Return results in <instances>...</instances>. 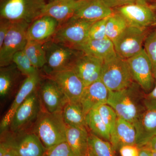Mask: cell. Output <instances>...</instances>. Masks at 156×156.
Here are the masks:
<instances>
[{
    "label": "cell",
    "mask_w": 156,
    "mask_h": 156,
    "mask_svg": "<svg viewBox=\"0 0 156 156\" xmlns=\"http://www.w3.org/2000/svg\"><path fill=\"white\" fill-rule=\"evenodd\" d=\"M146 29L128 26L113 42L116 53L127 59L140 53L147 37Z\"/></svg>",
    "instance_id": "cell-8"
},
{
    "label": "cell",
    "mask_w": 156,
    "mask_h": 156,
    "mask_svg": "<svg viewBox=\"0 0 156 156\" xmlns=\"http://www.w3.org/2000/svg\"><path fill=\"white\" fill-rule=\"evenodd\" d=\"M139 156H151V151L145 147L139 148Z\"/></svg>",
    "instance_id": "cell-42"
},
{
    "label": "cell",
    "mask_w": 156,
    "mask_h": 156,
    "mask_svg": "<svg viewBox=\"0 0 156 156\" xmlns=\"http://www.w3.org/2000/svg\"><path fill=\"white\" fill-rule=\"evenodd\" d=\"M58 21L48 15H42L31 23L27 30L28 41L44 44L52 38L59 27Z\"/></svg>",
    "instance_id": "cell-15"
},
{
    "label": "cell",
    "mask_w": 156,
    "mask_h": 156,
    "mask_svg": "<svg viewBox=\"0 0 156 156\" xmlns=\"http://www.w3.org/2000/svg\"><path fill=\"white\" fill-rule=\"evenodd\" d=\"M66 129L62 112L50 113L41 110L36 121L33 132L38 136L48 150L66 141Z\"/></svg>",
    "instance_id": "cell-1"
},
{
    "label": "cell",
    "mask_w": 156,
    "mask_h": 156,
    "mask_svg": "<svg viewBox=\"0 0 156 156\" xmlns=\"http://www.w3.org/2000/svg\"><path fill=\"white\" fill-rule=\"evenodd\" d=\"M109 90L101 79L85 87L80 102L85 116L90 111L107 104Z\"/></svg>",
    "instance_id": "cell-17"
},
{
    "label": "cell",
    "mask_w": 156,
    "mask_h": 156,
    "mask_svg": "<svg viewBox=\"0 0 156 156\" xmlns=\"http://www.w3.org/2000/svg\"><path fill=\"white\" fill-rule=\"evenodd\" d=\"M142 147H145L151 151L156 152V134Z\"/></svg>",
    "instance_id": "cell-41"
},
{
    "label": "cell",
    "mask_w": 156,
    "mask_h": 156,
    "mask_svg": "<svg viewBox=\"0 0 156 156\" xmlns=\"http://www.w3.org/2000/svg\"><path fill=\"white\" fill-rule=\"evenodd\" d=\"M17 68L14 63L1 67L0 95L5 98L9 95L14 87L17 77Z\"/></svg>",
    "instance_id": "cell-29"
},
{
    "label": "cell",
    "mask_w": 156,
    "mask_h": 156,
    "mask_svg": "<svg viewBox=\"0 0 156 156\" xmlns=\"http://www.w3.org/2000/svg\"><path fill=\"white\" fill-rule=\"evenodd\" d=\"M41 82V76L39 73L34 75L26 77L15 96L9 111L3 117L1 123V133L5 131L10 126L13 116L21 104L29 95L36 90Z\"/></svg>",
    "instance_id": "cell-16"
},
{
    "label": "cell",
    "mask_w": 156,
    "mask_h": 156,
    "mask_svg": "<svg viewBox=\"0 0 156 156\" xmlns=\"http://www.w3.org/2000/svg\"><path fill=\"white\" fill-rule=\"evenodd\" d=\"M74 154L68 143L65 141L47 150L46 156H73Z\"/></svg>",
    "instance_id": "cell-35"
},
{
    "label": "cell",
    "mask_w": 156,
    "mask_h": 156,
    "mask_svg": "<svg viewBox=\"0 0 156 156\" xmlns=\"http://www.w3.org/2000/svg\"><path fill=\"white\" fill-rule=\"evenodd\" d=\"M76 156L75 155V156Z\"/></svg>",
    "instance_id": "cell-48"
},
{
    "label": "cell",
    "mask_w": 156,
    "mask_h": 156,
    "mask_svg": "<svg viewBox=\"0 0 156 156\" xmlns=\"http://www.w3.org/2000/svg\"><path fill=\"white\" fill-rule=\"evenodd\" d=\"M134 126L136 145L142 147L156 134V109L145 108Z\"/></svg>",
    "instance_id": "cell-18"
},
{
    "label": "cell",
    "mask_w": 156,
    "mask_h": 156,
    "mask_svg": "<svg viewBox=\"0 0 156 156\" xmlns=\"http://www.w3.org/2000/svg\"><path fill=\"white\" fill-rule=\"evenodd\" d=\"M39 94L44 110L50 113L62 112L68 102L55 82L50 78L41 84Z\"/></svg>",
    "instance_id": "cell-14"
},
{
    "label": "cell",
    "mask_w": 156,
    "mask_h": 156,
    "mask_svg": "<svg viewBox=\"0 0 156 156\" xmlns=\"http://www.w3.org/2000/svg\"><path fill=\"white\" fill-rule=\"evenodd\" d=\"M86 122L91 133L101 139L109 141L111 134L96 109L90 111L86 116Z\"/></svg>",
    "instance_id": "cell-27"
},
{
    "label": "cell",
    "mask_w": 156,
    "mask_h": 156,
    "mask_svg": "<svg viewBox=\"0 0 156 156\" xmlns=\"http://www.w3.org/2000/svg\"><path fill=\"white\" fill-rule=\"evenodd\" d=\"M154 76L155 80V85L156 84V68L154 71Z\"/></svg>",
    "instance_id": "cell-45"
},
{
    "label": "cell",
    "mask_w": 156,
    "mask_h": 156,
    "mask_svg": "<svg viewBox=\"0 0 156 156\" xmlns=\"http://www.w3.org/2000/svg\"><path fill=\"white\" fill-rule=\"evenodd\" d=\"M75 49L86 55L103 61L112 58L117 54L113 43L108 38L101 40L87 39Z\"/></svg>",
    "instance_id": "cell-21"
},
{
    "label": "cell",
    "mask_w": 156,
    "mask_h": 156,
    "mask_svg": "<svg viewBox=\"0 0 156 156\" xmlns=\"http://www.w3.org/2000/svg\"><path fill=\"white\" fill-rule=\"evenodd\" d=\"M108 17L95 21L91 25L88 33V39L101 40L107 38L106 25Z\"/></svg>",
    "instance_id": "cell-34"
},
{
    "label": "cell",
    "mask_w": 156,
    "mask_h": 156,
    "mask_svg": "<svg viewBox=\"0 0 156 156\" xmlns=\"http://www.w3.org/2000/svg\"><path fill=\"white\" fill-rule=\"evenodd\" d=\"M76 1H81V0H76Z\"/></svg>",
    "instance_id": "cell-47"
},
{
    "label": "cell",
    "mask_w": 156,
    "mask_h": 156,
    "mask_svg": "<svg viewBox=\"0 0 156 156\" xmlns=\"http://www.w3.org/2000/svg\"><path fill=\"white\" fill-rule=\"evenodd\" d=\"M121 156H139L140 148L136 145H127L120 149Z\"/></svg>",
    "instance_id": "cell-39"
},
{
    "label": "cell",
    "mask_w": 156,
    "mask_h": 156,
    "mask_svg": "<svg viewBox=\"0 0 156 156\" xmlns=\"http://www.w3.org/2000/svg\"><path fill=\"white\" fill-rule=\"evenodd\" d=\"M103 62L83 53L75 60L71 69L86 87L100 80Z\"/></svg>",
    "instance_id": "cell-13"
},
{
    "label": "cell",
    "mask_w": 156,
    "mask_h": 156,
    "mask_svg": "<svg viewBox=\"0 0 156 156\" xmlns=\"http://www.w3.org/2000/svg\"><path fill=\"white\" fill-rule=\"evenodd\" d=\"M127 60L133 81L145 92L151 91L155 86L153 70L144 49Z\"/></svg>",
    "instance_id": "cell-9"
},
{
    "label": "cell",
    "mask_w": 156,
    "mask_h": 156,
    "mask_svg": "<svg viewBox=\"0 0 156 156\" xmlns=\"http://www.w3.org/2000/svg\"><path fill=\"white\" fill-rule=\"evenodd\" d=\"M30 23L23 21L13 22L2 47H0V66L12 63L13 56L23 50L27 43V30Z\"/></svg>",
    "instance_id": "cell-7"
},
{
    "label": "cell",
    "mask_w": 156,
    "mask_h": 156,
    "mask_svg": "<svg viewBox=\"0 0 156 156\" xmlns=\"http://www.w3.org/2000/svg\"><path fill=\"white\" fill-rule=\"evenodd\" d=\"M128 26L126 20L117 12L108 17L106 25L107 37L113 43Z\"/></svg>",
    "instance_id": "cell-30"
},
{
    "label": "cell",
    "mask_w": 156,
    "mask_h": 156,
    "mask_svg": "<svg viewBox=\"0 0 156 156\" xmlns=\"http://www.w3.org/2000/svg\"><path fill=\"white\" fill-rule=\"evenodd\" d=\"M136 4L141 5H147V0H134Z\"/></svg>",
    "instance_id": "cell-43"
},
{
    "label": "cell",
    "mask_w": 156,
    "mask_h": 156,
    "mask_svg": "<svg viewBox=\"0 0 156 156\" xmlns=\"http://www.w3.org/2000/svg\"><path fill=\"white\" fill-rule=\"evenodd\" d=\"M144 104L145 108L156 109V84L152 90L144 96Z\"/></svg>",
    "instance_id": "cell-38"
},
{
    "label": "cell",
    "mask_w": 156,
    "mask_h": 156,
    "mask_svg": "<svg viewBox=\"0 0 156 156\" xmlns=\"http://www.w3.org/2000/svg\"><path fill=\"white\" fill-rule=\"evenodd\" d=\"M62 115L66 125L88 129L80 102H68L62 109Z\"/></svg>",
    "instance_id": "cell-25"
},
{
    "label": "cell",
    "mask_w": 156,
    "mask_h": 156,
    "mask_svg": "<svg viewBox=\"0 0 156 156\" xmlns=\"http://www.w3.org/2000/svg\"><path fill=\"white\" fill-rule=\"evenodd\" d=\"M94 22L73 16L59 25L51 40L75 49L88 38L89 29Z\"/></svg>",
    "instance_id": "cell-6"
},
{
    "label": "cell",
    "mask_w": 156,
    "mask_h": 156,
    "mask_svg": "<svg viewBox=\"0 0 156 156\" xmlns=\"http://www.w3.org/2000/svg\"><path fill=\"white\" fill-rule=\"evenodd\" d=\"M12 23L13 22L8 20L0 19V47L2 45Z\"/></svg>",
    "instance_id": "cell-36"
},
{
    "label": "cell",
    "mask_w": 156,
    "mask_h": 156,
    "mask_svg": "<svg viewBox=\"0 0 156 156\" xmlns=\"http://www.w3.org/2000/svg\"><path fill=\"white\" fill-rule=\"evenodd\" d=\"M64 94L68 102H80L86 86L72 69L64 70L50 76Z\"/></svg>",
    "instance_id": "cell-11"
},
{
    "label": "cell",
    "mask_w": 156,
    "mask_h": 156,
    "mask_svg": "<svg viewBox=\"0 0 156 156\" xmlns=\"http://www.w3.org/2000/svg\"><path fill=\"white\" fill-rule=\"evenodd\" d=\"M49 1H50V2H51V1H52V0H49Z\"/></svg>",
    "instance_id": "cell-46"
},
{
    "label": "cell",
    "mask_w": 156,
    "mask_h": 156,
    "mask_svg": "<svg viewBox=\"0 0 156 156\" xmlns=\"http://www.w3.org/2000/svg\"><path fill=\"white\" fill-rule=\"evenodd\" d=\"M0 156H19L17 151L9 141L1 142Z\"/></svg>",
    "instance_id": "cell-37"
},
{
    "label": "cell",
    "mask_w": 156,
    "mask_h": 156,
    "mask_svg": "<svg viewBox=\"0 0 156 156\" xmlns=\"http://www.w3.org/2000/svg\"><path fill=\"white\" fill-rule=\"evenodd\" d=\"M45 0H0V19L30 23L41 16Z\"/></svg>",
    "instance_id": "cell-3"
},
{
    "label": "cell",
    "mask_w": 156,
    "mask_h": 156,
    "mask_svg": "<svg viewBox=\"0 0 156 156\" xmlns=\"http://www.w3.org/2000/svg\"><path fill=\"white\" fill-rule=\"evenodd\" d=\"M100 79L110 91L126 89L134 83L127 59L117 54L104 61Z\"/></svg>",
    "instance_id": "cell-4"
},
{
    "label": "cell",
    "mask_w": 156,
    "mask_h": 156,
    "mask_svg": "<svg viewBox=\"0 0 156 156\" xmlns=\"http://www.w3.org/2000/svg\"><path fill=\"white\" fill-rule=\"evenodd\" d=\"M144 49L151 62L154 73L156 68V28L147 36Z\"/></svg>",
    "instance_id": "cell-33"
},
{
    "label": "cell",
    "mask_w": 156,
    "mask_h": 156,
    "mask_svg": "<svg viewBox=\"0 0 156 156\" xmlns=\"http://www.w3.org/2000/svg\"><path fill=\"white\" fill-rule=\"evenodd\" d=\"M108 7L112 9L135 3L134 0H103Z\"/></svg>",
    "instance_id": "cell-40"
},
{
    "label": "cell",
    "mask_w": 156,
    "mask_h": 156,
    "mask_svg": "<svg viewBox=\"0 0 156 156\" xmlns=\"http://www.w3.org/2000/svg\"><path fill=\"white\" fill-rule=\"evenodd\" d=\"M113 13V9L108 7L103 0H82L73 16L95 22L109 17Z\"/></svg>",
    "instance_id": "cell-20"
},
{
    "label": "cell",
    "mask_w": 156,
    "mask_h": 156,
    "mask_svg": "<svg viewBox=\"0 0 156 156\" xmlns=\"http://www.w3.org/2000/svg\"><path fill=\"white\" fill-rule=\"evenodd\" d=\"M104 122L108 128L111 135L114 132L118 117L114 110L107 104L101 105L96 108Z\"/></svg>",
    "instance_id": "cell-32"
},
{
    "label": "cell",
    "mask_w": 156,
    "mask_h": 156,
    "mask_svg": "<svg viewBox=\"0 0 156 156\" xmlns=\"http://www.w3.org/2000/svg\"><path fill=\"white\" fill-rule=\"evenodd\" d=\"M115 152L109 141L89 133L87 156H116Z\"/></svg>",
    "instance_id": "cell-26"
},
{
    "label": "cell",
    "mask_w": 156,
    "mask_h": 156,
    "mask_svg": "<svg viewBox=\"0 0 156 156\" xmlns=\"http://www.w3.org/2000/svg\"><path fill=\"white\" fill-rule=\"evenodd\" d=\"M9 141L19 156H44L47 152L38 136L34 132L23 135L17 141Z\"/></svg>",
    "instance_id": "cell-22"
},
{
    "label": "cell",
    "mask_w": 156,
    "mask_h": 156,
    "mask_svg": "<svg viewBox=\"0 0 156 156\" xmlns=\"http://www.w3.org/2000/svg\"><path fill=\"white\" fill-rule=\"evenodd\" d=\"M154 10H156V0H154L153 5L152 6H151Z\"/></svg>",
    "instance_id": "cell-44"
},
{
    "label": "cell",
    "mask_w": 156,
    "mask_h": 156,
    "mask_svg": "<svg viewBox=\"0 0 156 156\" xmlns=\"http://www.w3.org/2000/svg\"><path fill=\"white\" fill-rule=\"evenodd\" d=\"M81 2L82 0H52L47 3L42 15L53 17L61 25L74 15Z\"/></svg>",
    "instance_id": "cell-19"
},
{
    "label": "cell",
    "mask_w": 156,
    "mask_h": 156,
    "mask_svg": "<svg viewBox=\"0 0 156 156\" xmlns=\"http://www.w3.org/2000/svg\"><path fill=\"white\" fill-rule=\"evenodd\" d=\"M46 53V71L49 76L71 69L73 63L83 52L50 40L43 44Z\"/></svg>",
    "instance_id": "cell-5"
},
{
    "label": "cell",
    "mask_w": 156,
    "mask_h": 156,
    "mask_svg": "<svg viewBox=\"0 0 156 156\" xmlns=\"http://www.w3.org/2000/svg\"><path fill=\"white\" fill-rule=\"evenodd\" d=\"M115 9L126 20L128 26L145 29L156 26V14L154 9L148 5L135 3Z\"/></svg>",
    "instance_id": "cell-10"
},
{
    "label": "cell",
    "mask_w": 156,
    "mask_h": 156,
    "mask_svg": "<svg viewBox=\"0 0 156 156\" xmlns=\"http://www.w3.org/2000/svg\"><path fill=\"white\" fill-rule=\"evenodd\" d=\"M36 90L29 95L14 113L10 125L13 132L22 130L27 125L37 118L41 111V104Z\"/></svg>",
    "instance_id": "cell-12"
},
{
    "label": "cell",
    "mask_w": 156,
    "mask_h": 156,
    "mask_svg": "<svg viewBox=\"0 0 156 156\" xmlns=\"http://www.w3.org/2000/svg\"><path fill=\"white\" fill-rule=\"evenodd\" d=\"M110 142L116 151L124 146L136 145V131L134 126L118 118L114 132L111 135Z\"/></svg>",
    "instance_id": "cell-23"
},
{
    "label": "cell",
    "mask_w": 156,
    "mask_h": 156,
    "mask_svg": "<svg viewBox=\"0 0 156 156\" xmlns=\"http://www.w3.org/2000/svg\"><path fill=\"white\" fill-rule=\"evenodd\" d=\"M133 83L126 89L109 91L107 104L112 107L118 118L131 123L133 126L144 109L140 103V95Z\"/></svg>",
    "instance_id": "cell-2"
},
{
    "label": "cell",
    "mask_w": 156,
    "mask_h": 156,
    "mask_svg": "<svg viewBox=\"0 0 156 156\" xmlns=\"http://www.w3.org/2000/svg\"><path fill=\"white\" fill-rule=\"evenodd\" d=\"M12 63H14L18 70L26 77L39 73L38 69L34 66L23 50L19 51L14 55Z\"/></svg>",
    "instance_id": "cell-31"
},
{
    "label": "cell",
    "mask_w": 156,
    "mask_h": 156,
    "mask_svg": "<svg viewBox=\"0 0 156 156\" xmlns=\"http://www.w3.org/2000/svg\"><path fill=\"white\" fill-rule=\"evenodd\" d=\"M23 50L37 69L45 66L47 59L43 44L34 41H28Z\"/></svg>",
    "instance_id": "cell-28"
},
{
    "label": "cell",
    "mask_w": 156,
    "mask_h": 156,
    "mask_svg": "<svg viewBox=\"0 0 156 156\" xmlns=\"http://www.w3.org/2000/svg\"><path fill=\"white\" fill-rule=\"evenodd\" d=\"M89 135L87 129L66 125V142L76 156H87Z\"/></svg>",
    "instance_id": "cell-24"
}]
</instances>
